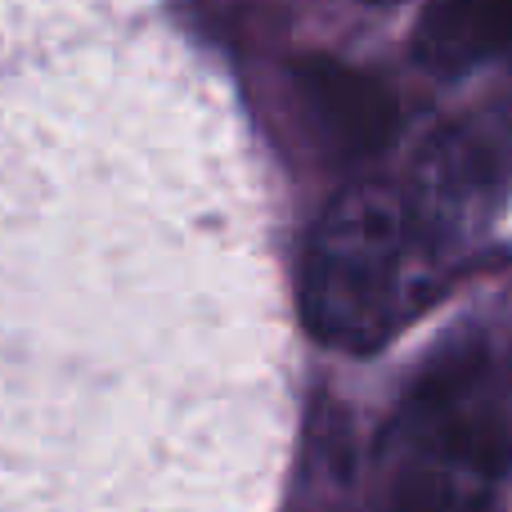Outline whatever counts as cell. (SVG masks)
<instances>
[{"mask_svg":"<svg viewBox=\"0 0 512 512\" xmlns=\"http://www.w3.org/2000/svg\"><path fill=\"white\" fill-rule=\"evenodd\" d=\"M418 59L432 72H468L512 50V0H432L414 32Z\"/></svg>","mask_w":512,"mask_h":512,"instance_id":"277c9868","label":"cell"},{"mask_svg":"<svg viewBox=\"0 0 512 512\" xmlns=\"http://www.w3.org/2000/svg\"><path fill=\"white\" fill-rule=\"evenodd\" d=\"M504 117L427 135L396 171L342 189L306 239L301 319L346 355L382 351L450 292L472 230L508 180Z\"/></svg>","mask_w":512,"mask_h":512,"instance_id":"6da1fadb","label":"cell"},{"mask_svg":"<svg viewBox=\"0 0 512 512\" xmlns=\"http://www.w3.org/2000/svg\"><path fill=\"white\" fill-rule=\"evenodd\" d=\"M373 5H391V0H373Z\"/></svg>","mask_w":512,"mask_h":512,"instance_id":"5b68a950","label":"cell"},{"mask_svg":"<svg viewBox=\"0 0 512 512\" xmlns=\"http://www.w3.org/2000/svg\"><path fill=\"white\" fill-rule=\"evenodd\" d=\"M301 90L310 117L324 131V144L346 162L373 158L396 131V108L387 90L337 59H310L301 68Z\"/></svg>","mask_w":512,"mask_h":512,"instance_id":"3957f363","label":"cell"},{"mask_svg":"<svg viewBox=\"0 0 512 512\" xmlns=\"http://www.w3.org/2000/svg\"><path fill=\"white\" fill-rule=\"evenodd\" d=\"M512 459L490 364L463 351L423 373L378 445L369 512H490Z\"/></svg>","mask_w":512,"mask_h":512,"instance_id":"7a4b0ae2","label":"cell"}]
</instances>
